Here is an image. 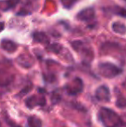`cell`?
<instances>
[{"mask_svg":"<svg viewBox=\"0 0 126 127\" xmlns=\"http://www.w3.org/2000/svg\"><path fill=\"white\" fill-rule=\"evenodd\" d=\"M99 72L105 78H114L121 74L122 69L110 62H103L99 65Z\"/></svg>","mask_w":126,"mask_h":127,"instance_id":"obj_2","label":"cell"},{"mask_svg":"<svg viewBox=\"0 0 126 127\" xmlns=\"http://www.w3.org/2000/svg\"><path fill=\"white\" fill-rule=\"evenodd\" d=\"M95 97L99 101H106L108 102L111 99V94L110 91L106 86H101L96 90Z\"/></svg>","mask_w":126,"mask_h":127,"instance_id":"obj_5","label":"cell"},{"mask_svg":"<svg viewBox=\"0 0 126 127\" xmlns=\"http://www.w3.org/2000/svg\"><path fill=\"white\" fill-rule=\"evenodd\" d=\"M42 124L41 119L36 117H29L28 119V127H42Z\"/></svg>","mask_w":126,"mask_h":127,"instance_id":"obj_7","label":"cell"},{"mask_svg":"<svg viewBox=\"0 0 126 127\" xmlns=\"http://www.w3.org/2000/svg\"><path fill=\"white\" fill-rule=\"evenodd\" d=\"M112 30L114 32L121 35L125 34V25L123 24H118V23H114L112 24Z\"/></svg>","mask_w":126,"mask_h":127,"instance_id":"obj_9","label":"cell"},{"mask_svg":"<svg viewBox=\"0 0 126 127\" xmlns=\"http://www.w3.org/2000/svg\"><path fill=\"white\" fill-rule=\"evenodd\" d=\"M19 2H20V0H5L4 3H6V7L4 8V10L12 9L13 7H15Z\"/></svg>","mask_w":126,"mask_h":127,"instance_id":"obj_10","label":"cell"},{"mask_svg":"<svg viewBox=\"0 0 126 127\" xmlns=\"http://www.w3.org/2000/svg\"><path fill=\"white\" fill-rule=\"evenodd\" d=\"M0 127H1V126H0Z\"/></svg>","mask_w":126,"mask_h":127,"instance_id":"obj_13","label":"cell"},{"mask_svg":"<svg viewBox=\"0 0 126 127\" xmlns=\"http://www.w3.org/2000/svg\"><path fill=\"white\" fill-rule=\"evenodd\" d=\"M83 89V82L79 78L74 79V82L69 85L66 86V91L70 95H76L77 94L80 93Z\"/></svg>","mask_w":126,"mask_h":127,"instance_id":"obj_3","label":"cell"},{"mask_svg":"<svg viewBox=\"0 0 126 127\" xmlns=\"http://www.w3.org/2000/svg\"><path fill=\"white\" fill-rule=\"evenodd\" d=\"M48 49L51 52H54V53H55V54H58L61 50V46L57 43L51 44V45H49V47H48Z\"/></svg>","mask_w":126,"mask_h":127,"instance_id":"obj_11","label":"cell"},{"mask_svg":"<svg viewBox=\"0 0 126 127\" xmlns=\"http://www.w3.org/2000/svg\"><path fill=\"white\" fill-rule=\"evenodd\" d=\"M1 48L9 53H13L17 50V45L12 41L8 40V39H3L1 41Z\"/></svg>","mask_w":126,"mask_h":127,"instance_id":"obj_6","label":"cell"},{"mask_svg":"<svg viewBox=\"0 0 126 127\" xmlns=\"http://www.w3.org/2000/svg\"><path fill=\"white\" fill-rule=\"evenodd\" d=\"M33 38L35 41L38 42H49V39H48L47 35H45L42 32H35L33 35Z\"/></svg>","mask_w":126,"mask_h":127,"instance_id":"obj_8","label":"cell"},{"mask_svg":"<svg viewBox=\"0 0 126 127\" xmlns=\"http://www.w3.org/2000/svg\"><path fill=\"white\" fill-rule=\"evenodd\" d=\"M77 18L83 22H91L95 18L94 9L92 7L84 9L77 14Z\"/></svg>","mask_w":126,"mask_h":127,"instance_id":"obj_4","label":"cell"},{"mask_svg":"<svg viewBox=\"0 0 126 127\" xmlns=\"http://www.w3.org/2000/svg\"><path fill=\"white\" fill-rule=\"evenodd\" d=\"M3 28H4V23L0 22V32H1L2 30H3Z\"/></svg>","mask_w":126,"mask_h":127,"instance_id":"obj_12","label":"cell"},{"mask_svg":"<svg viewBox=\"0 0 126 127\" xmlns=\"http://www.w3.org/2000/svg\"><path fill=\"white\" fill-rule=\"evenodd\" d=\"M99 118L104 127H122L125 126L121 118L112 110L102 107L99 112Z\"/></svg>","mask_w":126,"mask_h":127,"instance_id":"obj_1","label":"cell"}]
</instances>
